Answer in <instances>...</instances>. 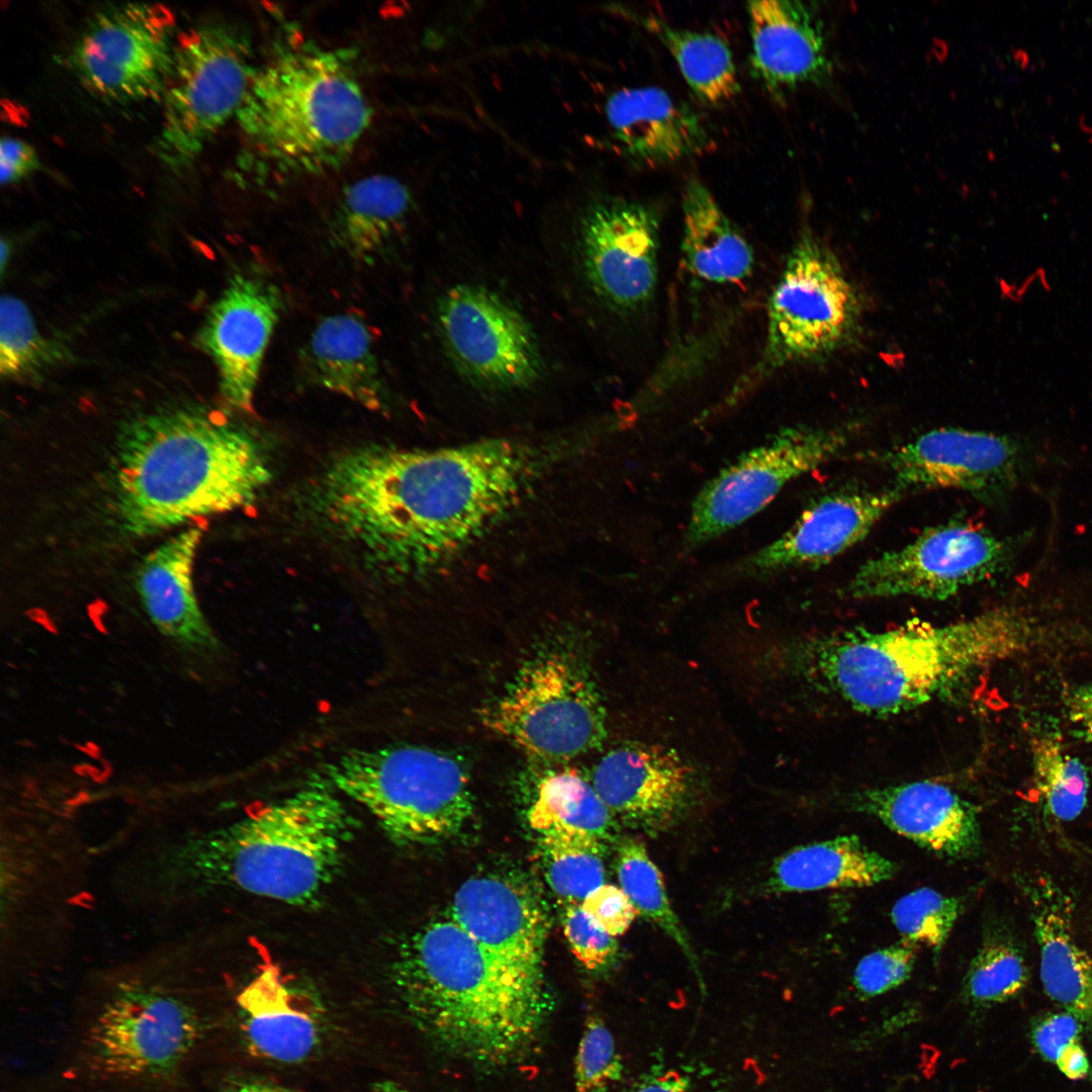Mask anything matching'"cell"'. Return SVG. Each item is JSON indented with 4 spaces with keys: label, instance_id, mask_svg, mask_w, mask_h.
<instances>
[{
    "label": "cell",
    "instance_id": "1",
    "mask_svg": "<svg viewBox=\"0 0 1092 1092\" xmlns=\"http://www.w3.org/2000/svg\"><path fill=\"white\" fill-rule=\"evenodd\" d=\"M539 454L489 439L438 449L365 446L331 461L307 506L378 574L421 573L476 542L535 482Z\"/></svg>",
    "mask_w": 1092,
    "mask_h": 1092
},
{
    "label": "cell",
    "instance_id": "2",
    "mask_svg": "<svg viewBox=\"0 0 1092 1092\" xmlns=\"http://www.w3.org/2000/svg\"><path fill=\"white\" fill-rule=\"evenodd\" d=\"M1030 635L1022 615L997 608L944 624L913 619L803 639L764 651L761 664L857 712L892 716L953 694L978 671L1025 650Z\"/></svg>",
    "mask_w": 1092,
    "mask_h": 1092
},
{
    "label": "cell",
    "instance_id": "3",
    "mask_svg": "<svg viewBox=\"0 0 1092 1092\" xmlns=\"http://www.w3.org/2000/svg\"><path fill=\"white\" fill-rule=\"evenodd\" d=\"M392 979L424 1037L446 1057L481 1072L531 1060L554 1008L545 979L502 964L454 920L430 922L406 938Z\"/></svg>",
    "mask_w": 1092,
    "mask_h": 1092
},
{
    "label": "cell",
    "instance_id": "4",
    "mask_svg": "<svg viewBox=\"0 0 1092 1092\" xmlns=\"http://www.w3.org/2000/svg\"><path fill=\"white\" fill-rule=\"evenodd\" d=\"M213 1028L186 983L121 978L63 1021L23 1092H194Z\"/></svg>",
    "mask_w": 1092,
    "mask_h": 1092
},
{
    "label": "cell",
    "instance_id": "5",
    "mask_svg": "<svg viewBox=\"0 0 1092 1092\" xmlns=\"http://www.w3.org/2000/svg\"><path fill=\"white\" fill-rule=\"evenodd\" d=\"M271 476L267 455L249 431L196 407H161L120 431L113 512L123 532L154 535L243 509Z\"/></svg>",
    "mask_w": 1092,
    "mask_h": 1092
},
{
    "label": "cell",
    "instance_id": "6",
    "mask_svg": "<svg viewBox=\"0 0 1092 1092\" xmlns=\"http://www.w3.org/2000/svg\"><path fill=\"white\" fill-rule=\"evenodd\" d=\"M352 56L288 38L255 68L237 112L241 180L269 188L345 164L371 121Z\"/></svg>",
    "mask_w": 1092,
    "mask_h": 1092
},
{
    "label": "cell",
    "instance_id": "7",
    "mask_svg": "<svg viewBox=\"0 0 1092 1092\" xmlns=\"http://www.w3.org/2000/svg\"><path fill=\"white\" fill-rule=\"evenodd\" d=\"M350 833L337 791L315 780L200 838L190 864L205 882L303 905L338 874Z\"/></svg>",
    "mask_w": 1092,
    "mask_h": 1092
},
{
    "label": "cell",
    "instance_id": "8",
    "mask_svg": "<svg viewBox=\"0 0 1092 1092\" xmlns=\"http://www.w3.org/2000/svg\"><path fill=\"white\" fill-rule=\"evenodd\" d=\"M337 791L363 807L400 844L458 834L473 813L469 778L452 754L420 745L350 751L326 768Z\"/></svg>",
    "mask_w": 1092,
    "mask_h": 1092
},
{
    "label": "cell",
    "instance_id": "9",
    "mask_svg": "<svg viewBox=\"0 0 1092 1092\" xmlns=\"http://www.w3.org/2000/svg\"><path fill=\"white\" fill-rule=\"evenodd\" d=\"M766 337L758 361L734 387L729 403L777 370L839 350L860 320L856 290L831 249L804 228L767 303Z\"/></svg>",
    "mask_w": 1092,
    "mask_h": 1092
},
{
    "label": "cell",
    "instance_id": "10",
    "mask_svg": "<svg viewBox=\"0 0 1092 1092\" xmlns=\"http://www.w3.org/2000/svg\"><path fill=\"white\" fill-rule=\"evenodd\" d=\"M481 720L547 766L601 748L607 736L606 708L595 679L579 659L562 650L529 661L482 711Z\"/></svg>",
    "mask_w": 1092,
    "mask_h": 1092
},
{
    "label": "cell",
    "instance_id": "11",
    "mask_svg": "<svg viewBox=\"0 0 1092 1092\" xmlns=\"http://www.w3.org/2000/svg\"><path fill=\"white\" fill-rule=\"evenodd\" d=\"M245 34L225 21L198 24L177 37L162 95L154 152L172 172L188 169L237 112L255 68Z\"/></svg>",
    "mask_w": 1092,
    "mask_h": 1092
},
{
    "label": "cell",
    "instance_id": "12",
    "mask_svg": "<svg viewBox=\"0 0 1092 1092\" xmlns=\"http://www.w3.org/2000/svg\"><path fill=\"white\" fill-rule=\"evenodd\" d=\"M847 443L839 429L790 427L722 468L693 500L682 545L698 549L762 511L794 479L837 455Z\"/></svg>",
    "mask_w": 1092,
    "mask_h": 1092
},
{
    "label": "cell",
    "instance_id": "13",
    "mask_svg": "<svg viewBox=\"0 0 1092 1092\" xmlns=\"http://www.w3.org/2000/svg\"><path fill=\"white\" fill-rule=\"evenodd\" d=\"M1015 545L963 521L925 529L915 540L867 560L843 586L856 599L944 601L1008 567Z\"/></svg>",
    "mask_w": 1092,
    "mask_h": 1092
},
{
    "label": "cell",
    "instance_id": "14",
    "mask_svg": "<svg viewBox=\"0 0 1092 1092\" xmlns=\"http://www.w3.org/2000/svg\"><path fill=\"white\" fill-rule=\"evenodd\" d=\"M178 35L169 9L125 3L95 13L76 38L67 64L94 95L118 103L161 100Z\"/></svg>",
    "mask_w": 1092,
    "mask_h": 1092
},
{
    "label": "cell",
    "instance_id": "15",
    "mask_svg": "<svg viewBox=\"0 0 1092 1092\" xmlns=\"http://www.w3.org/2000/svg\"><path fill=\"white\" fill-rule=\"evenodd\" d=\"M437 326L454 368L478 389L511 392L541 379L544 361L536 333L493 290L471 283L452 286L438 301Z\"/></svg>",
    "mask_w": 1092,
    "mask_h": 1092
},
{
    "label": "cell",
    "instance_id": "16",
    "mask_svg": "<svg viewBox=\"0 0 1092 1092\" xmlns=\"http://www.w3.org/2000/svg\"><path fill=\"white\" fill-rule=\"evenodd\" d=\"M659 216L643 202L605 197L590 202L578 223L583 272L611 309L632 313L652 300L658 278Z\"/></svg>",
    "mask_w": 1092,
    "mask_h": 1092
},
{
    "label": "cell",
    "instance_id": "17",
    "mask_svg": "<svg viewBox=\"0 0 1092 1092\" xmlns=\"http://www.w3.org/2000/svg\"><path fill=\"white\" fill-rule=\"evenodd\" d=\"M589 780L616 820L649 836L675 825L704 787L693 760L674 747L646 741L609 750Z\"/></svg>",
    "mask_w": 1092,
    "mask_h": 1092
},
{
    "label": "cell",
    "instance_id": "18",
    "mask_svg": "<svg viewBox=\"0 0 1092 1092\" xmlns=\"http://www.w3.org/2000/svg\"><path fill=\"white\" fill-rule=\"evenodd\" d=\"M1028 459L1017 438L957 428L926 432L885 457L900 491L952 488L988 500L1018 484Z\"/></svg>",
    "mask_w": 1092,
    "mask_h": 1092
},
{
    "label": "cell",
    "instance_id": "19",
    "mask_svg": "<svg viewBox=\"0 0 1092 1092\" xmlns=\"http://www.w3.org/2000/svg\"><path fill=\"white\" fill-rule=\"evenodd\" d=\"M283 308L275 284L252 274L234 275L210 306L198 342L218 374L226 404L251 413L263 360Z\"/></svg>",
    "mask_w": 1092,
    "mask_h": 1092
},
{
    "label": "cell",
    "instance_id": "20",
    "mask_svg": "<svg viewBox=\"0 0 1092 1092\" xmlns=\"http://www.w3.org/2000/svg\"><path fill=\"white\" fill-rule=\"evenodd\" d=\"M900 495L896 487L826 494L811 503L782 535L738 561L733 573L753 578L827 564L862 541Z\"/></svg>",
    "mask_w": 1092,
    "mask_h": 1092
},
{
    "label": "cell",
    "instance_id": "21",
    "mask_svg": "<svg viewBox=\"0 0 1092 1092\" xmlns=\"http://www.w3.org/2000/svg\"><path fill=\"white\" fill-rule=\"evenodd\" d=\"M850 804L937 855L965 859L981 849L978 809L943 784L921 780L868 788L854 793Z\"/></svg>",
    "mask_w": 1092,
    "mask_h": 1092
},
{
    "label": "cell",
    "instance_id": "22",
    "mask_svg": "<svg viewBox=\"0 0 1092 1092\" xmlns=\"http://www.w3.org/2000/svg\"><path fill=\"white\" fill-rule=\"evenodd\" d=\"M452 920L502 964L523 975L545 979L546 920L525 886L499 876L470 878L454 895Z\"/></svg>",
    "mask_w": 1092,
    "mask_h": 1092
},
{
    "label": "cell",
    "instance_id": "23",
    "mask_svg": "<svg viewBox=\"0 0 1092 1092\" xmlns=\"http://www.w3.org/2000/svg\"><path fill=\"white\" fill-rule=\"evenodd\" d=\"M605 109L620 151L640 167L677 164L714 146L703 117L662 88H621L609 96Z\"/></svg>",
    "mask_w": 1092,
    "mask_h": 1092
},
{
    "label": "cell",
    "instance_id": "24",
    "mask_svg": "<svg viewBox=\"0 0 1092 1092\" xmlns=\"http://www.w3.org/2000/svg\"><path fill=\"white\" fill-rule=\"evenodd\" d=\"M753 70L766 90L782 97L824 83L832 72L821 24L805 3L757 0L746 5Z\"/></svg>",
    "mask_w": 1092,
    "mask_h": 1092
},
{
    "label": "cell",
    "instance_id": "25",
    "mask_svg": "<svg viewBox=\"0 0 1092 1092\" xmlns=\"http://www.w3.org/2000/svg\"><path fill=\"white\" fill-rule=\"evenodd\" d=\"M202 536L199 526L183 529L145 556L135 574L136 592L152 623L194 652L216 646L194 588V562Z\"/></svg>",
    "mask_w": 1092,
    "mask_h": 1092
},
{
    "label": "cell",
    "instance_id": "26",
    "mask_svg": "<svg viewBox=\"0 0 1092 1092\" xmlns=\"http://www.w3.org/2000/svg\"><path fill=\"white\" fill-rule=\"evenodd\" d=\"M237 1003L244 1040L257 1056L293 1064L307 1059L318 1046V1010L288 985L268 957L238 994Z\"/></svg>",
    "mask_w": 1092,
    "mask_h": 1092
},
{
    "label": "cell",
    "instance_id": "27",
    "mask_svg": "<svg viewBox=\"0 0 1092 1092\" xmlns=\"http://www.w3.org/2000/svg\"><path fill=\"white\" fill-rule=\"evenodd\" d=\"M299 370L312 386L371 411L385 405L386 386L371 331L356 313L323 318L299 352Z\"/></svg>",
    "mask_w": 1092,
    "mask_h": 1092
},
{
    "label": "cell",
    "instance_id": "28",
    "mask_svg": "<svg viewBox=\"0 0 1092 1092\" xmlns=\"http://www.w3.org/2000/svg\"><path fill=\"white\" fill-rule=\"evenodd\" d=\"M410 190L398 179L374 174L340 194L329 225L333 245L349 258L374 264L394 245L412 210Z\"/></svg>",
    "mask_w": 1092,
    "mask_h": 1092
},
{
    "label": "cell",
    "instance_id": "29",
    "mask_svg": "<svg viewBox=\"0 0 1092 1092\" xmlns=\"http://www.w3.org/2000/svg\"><path fill=\"white\" fill-rule=\"evenodd\" d=\"M897 864L856 835H842L792 848L775 859L763 885L766 894L864 888L889 881Z\"/></svg>",
    "mask_w": 1092,
    "mask_h": 1092
},
{
    "label": "cell",
    "instance_id": "30",
    "mask_svg": "<svg viewBox=\"0 0 1092 1092\" xmlns=\"http://www.w3.org/2000/svg\"><path fill=\"white\" fill-rule=\"evenodd\" d=\"M1031 920L1045 994L1092 1028V957L1074 936L1068 910L1051 885L1031 889Z\"/></svg>",
    "mask_w": 1092,
    "mask_h": 1092
},
{
    "label": "cell",
    "instance_id": "31",
    "mask_svg": "<svg viewBox=\"0 0 1092 1092\" xmlns=\"http://www.w3.org/2000/svg\"><path fill=\"white\" fill-rule=\"evenodd\" d=\"M681 209V253L688 271L714 284H737L748 278L754 264L752 247L699 179L686 182Z\"/></svg>",
    "mask_w": 1092,
    "mask_h": 1092
},
{
    "label": "cell",
    "instance_id": "32",
    "mask_svg": "<svg viewBox=\"0 0 1092 1092\" xmlns=\"http://www.w3.org/2000/svg\"><path fill=\"white\" fill-rule=\"evenodd\" d=\"M636 22L669 52L685 81L704 103L722 105L740 90L729 46L719 36L671 25L653 14L633 13Z\"/></svg>",
    "mask_w": 1092,
    "mask_h": 1092
},
{
    "label": "cell",
    "instance_id": "33",
    "mask_svg": "<svg viewBox=\"0 0 1092 1092\" xmlns=\"http://www.w3.org/2000/svg\"><path fill=\"white\" fill-rule=\"evenodd\" d=\"M528 820L539 833L565 827L588 833L605 843L613 837L616 828V819L589 778L564 765L550 766L538 776Z\"/></svg>",
    "mask_w": 1092,
    "mask_h": 1092
},
{
    "label": "cell",
    "instance_id": "34",
    "mask_svg": "<svg viewBox=\"0 0 1092 1092\" xmlns=\"http://www.w3.org/2000/svg\"><path fill=\"white\" fill-rule=\"evenodd\" d=\"M606 849L604 841L583 831L554 827L541 833L545 878L556 896L566 904H581L604 885Z\"/></svg>",
    "mask_w": 1092,
    "mask_h": 1092
},
{
    "label": "cell",
    "instance_id": "35",
    "mask_svg": "<svg viewBox=\"0 0 1092 1092\" xmlns=\"http://www.w3.org/2000/svg\"><path fill=\"white\" fill-rule=\"evenodd\" d=\"M617 849L616 872L620 888L638 914L675 941L699 975L697 954L670 905L662 875L650 858L644 843L634 837H625Z\"/></svg>",
    "mask_w": 1092,
    "mask_h": 1092
},
{
    "label": "cell",
    "instance_id": "36",
    "mask_svg": "<svg viewBox=\"0 0 1092 1092\" xmlns=\"http://www.w3.org/2000/svg\"><path fill=\"white\" fill-rule=\"evenodd\" d=\"M64 348L47 339L19 298L6 294L0 303V373L3 378L35 380L61 363Z\"/></svg>",
    "mask_w": 1092,
    "mask_h": 1092
},
{
    "label": "cell",
    "instance_id": "37",
    "mask_svg": "<svg viewBox=\"0 0 1092 1092\" xmlns=\"http://www.w3.org/2000/svg\"><path fill=\"white\" fill-rule=\"evenodd\" d=\"M1028 969L1018 945L1009 936L984 938L963 980L962 996L975 1007L1006 1002L1027 985Z\"/></svg>",
    "mask_w": 1092,
    "mask_h": 1092
},
{
    "label": "cell",
    "instance_id": "38",
    "mask_svg": "<svg viewBox=\"0 0 1092 1092\" xmlns=\"http://www.w3.org/2000/svg\"><path fill=\"white\" fill-rule=\"evenodd\" d=\"M1030 746L1034 785L1045 809L1060 821L1076 819L1087 802L1085 765L1052 737L1034 738Z\"/></svg>",
    "mask_w": 1092,
    "mask_h": 1092
},
{
    "label": "cell",
    "instance_id": "39",
    "mask_svg": "<svg viewBox=\"0 0 1092 1092\" xmlns=\"http://www.w3.org/2000/svg\"><path fill=\"white\" fill-rule=\"evenodd\" d=\"M963 908L960 898L923 887L898 899L892 907L891 919L904 941L938 952Z\"/></svg>",
    "mask_w": 1092,
    "mask_h": 1092
},
{
    "label": "cell",
    "instance_id": "40",
    "mask_svg": "<svg viewBox=\"0 0 1092 1092\" xmlns=\"http://www.w3.org/2000/svg\"><path fill=\"white\" fill-rule=\"evenodd\" d=\"M622 1075L623 1063L611 1030L601 1018L589 1017L575 1056V1092H609Z\"/></svg>",
    "mask_w": 1092,
    "mask_h": 1092
},
{
    "label": "cell",
    "instance_id": "41",
    "mask_svg": "<svg viewBox=\"0 0 1092 1092\" xmlns=\"http://www.w3.org/2000/svg\"><path fill=\"white\" fill-rule=\"evenodd\" d=\"M1082 1027L1074 1015L1064 1011L1043 1016L1031 1030V1040L1038 1054L1071 1080L1090 1075V1064L1080 1040Z\"/></svg>",
    "mask_w": 1092,
    "mask_h": 1092
},
{
    "label": "cell",
    "instance_id": "42",
    "mask_svg": "<svg viewBox=\"0 0 1092 1092\" xmlns=\"http://www.w3.org/2000/svg\"><path fill=\"white\" fill-rule=\"evenodd\" d=\"M914 946L903 940L864 956L852 976L856 995L861 999L873 998L906 982L915 964Z\"/></svg>",
    "mask_w": 1092,
    "mask_h": 1092
},
{
    "label": "cell",
    "instance_id": "43",
    "mask_svg": "<svg viewBox=\"0 0 1092 1092\" xmlns=\"http://www.w3.org/2000/svg\"><path fill=\"white\" fill-rule=\"evenodd\" d=\"M562 924L571 951L586 969L602 970L614 962L619 948L617 940L580 904H566Z\"/></svg>",
    "mask_w": 1092,
    "mask_h": 1092
},
{
    "label": "cell",
    "instance_id": "44",
    "mask_svg": "<svg viewBox=\"0 0 1092 1092\" xmlns=\"http://www.w3.org/2000/svg\"><path fill=\"white\" fill-rule=\"evenodd\" d=\"M580 905L585 913L614 937L624 934L638 914L624 891L608 884L589 893Z\"/></svg>",
    "mask_w": 1092,
    "mask_h": 1092
},
{
    "label": "cell",
    "instance_id": "45",
    "mask_svg": "<svg viewBox=\"0 0 1092 1092\" xmlns=\"http://www.w3.org/2000/svg\"><path fill=\"white\" fill-rule=\"evenodd\" d=\"M39 168V158L28 143L5 136L0 144V178L2 185L20 182Z\"/></svg>",
    "mask_w": 1092,
    "mask_h": 1092
},
{
    "label": "cell",
    "instance_id": "46",
    "mask_svg": "<svg viewBox=\"0 0 1092 1092\" xmlns=\"http://www.w3.org/2000/svg\"><path fill=\"white\" fill-rule=\"evenodd\" d=\"M1063 700L1071 722L1092 742V682L1068 689Z\"/></svg>",
    "mask_w": 1092,
    "mask_h": 1092
},
{
    "label": "cell",
    "instance_id": "47",
    "mask_svg": "<svg viewBox=\"0 0 1092 1092\" xmlns=\"http://www.w3.org/2000/svg\"><path fill=\"white\" fill-rule=\"evenodd\" d=\"M215 1092H294L285 1087L276 1085L274 1083L251 1079L249 1077L242 1076H226L222 1078L215 1089Z\"/></svg>",
    "mask_w": 1092,
    "mask_h": 1092
},
{
    "label": "cell",
    "instance_id": "48",
    "mask_svg": "<svg viewBox=\"0 0 1092 1092\" xmlns=\"http://www.w3.org/2000/svg\"><path fill=\"white\" fill-rule=\"evenodd\" d=\"M632 1092H693L689 1081L675 1073L651 1079Z\"/></svg>",
    "mask_w": 1092,
    "mask_h": 1092
},
{
    "label": "cell",
    "instance_id": "49",
    "mask_svg": "<svg viewBox=\"0 0 1092 1092\" xmlns=\"http://www.w3.org/2000/svg\"><path fill=\"white\" fill-rule=\"evenodd\" d=\"M373 1092H408L399 1084L391 1081H382L374 1085Z\"/></svg>",
    "mask_w": 1092,
    "mask_h": 1092
},
{
    "label": "cell",
    "instance_id": "50",
    "mask_svg": "<svg viewBox=\"0 0 1092 1092\" xmlns=\"http://www.w3.org/2000/svg\"><path fill=\"white\" fill-rule=\"evenodd\" d=\"M8 253H9V246L6 244V242L4 240H2V242H1V269L2 270L5 268V263L7 261Z\"/></svg>",
    "mask_w": 1092,
    "mask_h": 1092
}]
</instances>
